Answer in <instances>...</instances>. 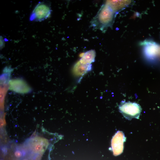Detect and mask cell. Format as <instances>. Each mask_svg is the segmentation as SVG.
Wrapping results in <instances>:
<instances>
[{"label":"cell","instance_id":"1","mask_svg":"<svg viewBox=\"0 0 160 160\" xmlns=\"http://www.w3.org/2000/svg\"><path fill=\"white\" fill-rule=\"evenodd\" d=\"M115 14L111 8L105 3L92 19L91 25L95 29L103 31L113 25Z\"/></svg>","mask_w":160,"mask_h":160},{"label":"cell","instance_id":"2","mask_svg":"<svg viewBox=\"0 0 160 160\" xmlns=\"http://www.w3.org/2000/svg\"><path fill=\"white\" fill-rule=\"evenodd\" d=\"M120 112L126 119L131 120L133 118L139 119L142 108L135 102L122 101L119 105Z\"/></svg>","mask_w":160,"mask_h":160},{"label":"cell","instance_id":"3","mask_svg":"<svg viewBox=\"0 0 160 160\" xmlns=\"http://www.w3.org/2000/svg\"><path fill=\"white\" fill-rule=\"evenodd\" d=\"M51 12V4L49 1H44L40 2L31 14L29 20L31 21H42L48 18Z\"/></svg>","mask_w":160,"mask_h":160},{"label":"cell","instance_id":"4","mask_svg":"<svg viewBox=\"0 0 160 160\" xmlns=\"http://www.w3.org/2000/svg\"><path fill=\"white\" fill-rule=\"evenodd\" d=\"M126 141L124 133L118 131L113 137L111 141V145L113 153L117 155L121 153L123 150V144Z\"/></svg>","mask_w":160,"mask_h":160},{"label":"cell","instance_id":"5","mask_svg":"<svg viewBox=\"0 0 160 160\" xmlns=\"http://www.w3.org/2000/svg\"><path fill=\"white\" fill-rule=\"evenodd\" d=\"M160 48L154 42H149L145 46L144 52L145 57L148 59H154L159 53Z\"/></svg>","mask_w":160,"mask_h":160},{"label":"cell","instance_id":"6","mask_svg":"<svg viewBox=\"0 0 160 160\" xmlns=\"http://www.w3.org/2000/svg\"><path fill=\"white\" fill-rule=\"evenodd\" d=\"M131 2L130 0H107L105 3L116 13L127 6Z\"/></svg>","mask_w":160,"mask_h":160},{"label":"cell","instance_id":"7","mask_svg":"<svg viewBox=\"0 0 160 160\" xmlns=\"http://www.w3.org/2000/svg\"><path fill=\"white\" fill-rule=\"evenodd\" d=\"M92 66L91 64H83L79 61L74 65L73 72L77 76H82L91 71Z\"/></svg>","mask_w":160,"mask_h":160},{"label":"cell","instance_id":"8","mask_svg":"<svg viewBox=\"0 0 160 160\" xmlns=\"http://www.w3.org/2000/svg\"><path fill=\"white\" fill-rule=\"evenodd\" d=\"M96 52L94 50L91 49L85 52L80 59L79 62L83 64H91L95 60Z\"/></svg>","mask_w":160,"mask_h":160},{"label":"cell","instance_id":"9","mask_svg":"<svg viewBox=\"0 0 160 160\" xmlns=\"http://www.w3.org/2000/svg\"><path fill=\"white\" fill-rule=\"evenodd\" d=\"M36 140L33 143L32 147L36 151H41L44 149V147H46L47 142L46 140L42 138Z\"/></svg>","mask_w":160,"mask_h":160},{"label":"cell","instance_id":"10","mask_svg":"<svg viewBox=\"0 0 160 160\" xmlns=\"http://www.w3.org/2000/svg\"><path fill=\"white\" fill-rule=\"evenodd\" d=\"M15 155L16 156L19 157L21 156V153L20 151H17L15 152Z\"/></svg>","mask_w":160,"mask_h":160},{"label":"cell","instance_id":"11","mask_svg":"<svg viewBox=\"0 0 160 160\" xmlns=\"http://www.w3.org/2000/svg\"><path fill=\"white\" fill-rule=\"evenodd\" d=\"M4 40L2 39V37H0V47L1 48L3 47L4 46Z\"/></svg>","mask_w":160,"mask_h":160},{"label":"cell","instance_id":"12","mask_svg":"<svg viewBox=\"0 0 160 160\" xmlns=\"http://www.w3.org/2000/svg\"><path fill=\"white\" fill-rule=\"evenodd\" d=\"M4 124V122L3 120L2 119H1V121H0L1 127H2L3 126Z\"/></svg>","mask_w":160,"mask_h":160},{"label":"cell","instance_id":"13","mask_svg":"<svg viewBox=\"0 0 160 160\" xmlns=\"http://www.w3.org/2000/svg\"><path fill=\"white\" fill-rule=\"evenodd\" d=\"M159 53H160V52H159Z\"/></svg>","mask_w":160,"mask_h":160}]
</instances>
